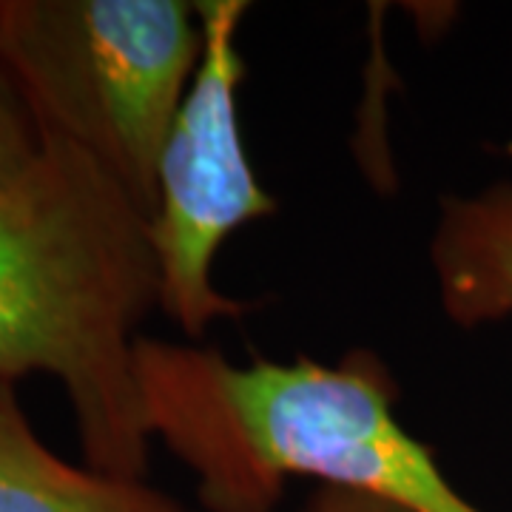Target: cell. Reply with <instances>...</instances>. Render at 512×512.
Returning <instances> with one entry per match:
<instances>
[{
  "label": "cell",
  "mask_w": 512,
  "mask_h": 512,
  "mask_svg": "<svg viewBox=\"0 0 512 512\" xmlns=\"http://www.w3.org/2000/svg\"><path fill=\"white\" fill-rule=\"evenodd\" d=\"M37 140L35 163L0 194V379L55 376L83 464L146 478L137 342L160 311L151 220L86 151Z\"/></svg>",
  "instance_id": "obj_1"
},
{
  "label": "cell",
  "mask_w": 512,
  "mask_h": 512,
  "mask_svg": "<svg viewBox=\"0 0 512 512\" xmlns=\"http://www.w3.org/2000/svg\"><path fill=\"white\" fill-rule=\"evenodd\" d=\"M137 384L148 436L194 473L202 512H274L296 476L410 512H484L404 430L393 373L373 350L237 365L217 348L143 333Z\"/></svg>",
  "instance_id": "obj_2"
},
{
  "label": "cell",
  "mask_w": 512,
  "mask_h": 512,
  "mask_svg": "<svg viewBox=\"0 0 512 512\" xmlns=\"http://www.w3.org/2000/svg\"><path fill=\"white\" fill-rule=\"evenodd\" d=\"M202 55L188 0H0V77L37 137L86 151L146 217Z\"/></svg>",
  "instance_id": "obj_3"
},
{
  "label": "cell",
  "mask_w": 512,
  "mask_h": 512,
  "mask_svg": "<svg viewBox=\"0 0 512 512\" xmlns=\"http://www.w3.org/2000/svg\"><path fill=\"white\" fill-rule=\"evenodd\" d=\"M202 55L157 165L151 245L160 271V311L200 339L220 319H239L248 302L214 285V262L242 225L276 214L256 180L239 128L245 60L237 35L248 3L200 0Z\"/></svg>",
  "instance_id": "obj_4"
},
{
  "label": "cell",
  "mask_w": 512,
  "mask_h": 512,
  "mask_svg": "<svg viewBox=\"0 0 512 512\" xmlns=\"http://www.w3.org/2000/svg\"><path fill=\"white\" fill-rule=\"evenodd\" d=\"M430 271L444 316L464 330L512 316V180L439 202Z\"/></svg>",
  "instance_id": "obj_5"
},
{
  "label": "cell",
  "mask_w": 512,
  "mask_h": 512,
  "mask_svg": "<svg viewBox=\"0 0 512 512\" xmlns=\"http://www.w3.org/2000/svg\"><path fill=\"white\" fill-rule=\"evenodd\" d=\"M0 512H197L146 478L77 467L49 450L18 399V382L0 379Z\"/></svg>",
  "instance_id": "obj_6"
},
{
  "label": "cell",
  "mask_w": 512,
  "mask_h": 512,
  "mask_svg": "<svg viewBox=\"0 0 512 512\" xmlns=\"http://www.w3.org/2000/svg\"><path fill=\"white\" fill-rule=\"evenodd\" d=\"M40 140L26 117L18 100L0 106V194H6L12 185L26 174V168L35 163Z\"/></svg>",
  "instance_id": "obj_7"
},
{
  "label": "cell",
  "mask_w": 512,
  "mask_h": 512,
  "mask_svg": "<svg viewBox=\"0 0 512 512\" xmlns=\"http://www.w3.org/2000/svg\"><path fill=\"white\" fill-rule=\"evenodd\" d=\"M302 512H410L396 501H387L382 495L342 487V484H319L305 501Z\"/></svg>",
  "instance_id": "obj_8"
},
{
  "label": "cell",
  "mask_w": 512,
  "mask_h": 512,
  "mask_svg": "<svg viewBox=\"0 0 512 512\" xmlns=\"http://www.w3.org/2000/svg\"><path fill=\"white\" fill-rule=\"evenodd\" d=\"M12 100H15V94H12V89H9V86L3 83V77H0V106H3V103H12Z\"/></svg>",
  "instance_id": "obj_9"
}]
</instances>
